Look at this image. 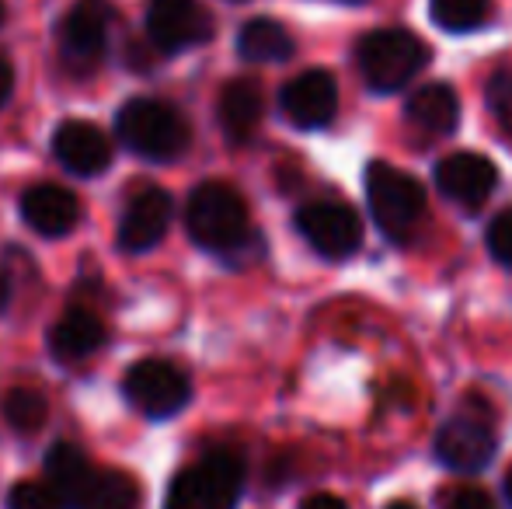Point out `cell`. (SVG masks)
Returning <instances> with one entry per match:
<instances>
[{"label":"cell","instance_id":"obj_1","mask_svg":"<svg viewBox=\"0 0 512 509\" xmlns=\"http://www.w3.org/2000/svg\"><path fill=\"white\" fill-rule=\"evenodd\" d=\"M185 227L199 248L216 255H237L251 241V217L244 196L227 182H203L185 206Z\"/></svg>","mask_w":512,"mask_h":509},{"label":"cell","instance_id":"obj_2","mask_svg":"<svg viewBox=\"0 0 512 509\" xmlns=\"http://www.w3.org/2000/svg\"><path fill=\"white\" fill-rule=\"evenodd\" d=\"M115 129H119V140L133 154L147 157V161H175L192 140L185 116L175 105L161 102V98H133V102H126L119 109Z\"/></svg>","mask_w":512,"mask_h":509},{"label":"cell","instance_id":"obj_3","mask_svg":"<svg viewBox=\"0 0 512 509\" xmlns=\"http://www.w3.org/2000/svg\"><path fill=\"white\" fill-rule=\"evenodd\" d=\"M356 63L363 81L373 91L387 95V91L405 88L411 77L429 63V46L408 28H377V32L359 39Z\"/></svg>","mask_w":512,"mask_h":509},{"label":"cell","instance_id":"obj_4","mask_svg":"<svg viewBox=\"0 0 512 509\" xmlns=\"http://www.w3.org/2000/svg\"><path fill=\"white\" fill-rule=\"evenodd\" d=\"M244 489V457L230 447L209 450L175 478L164 509H234Z\"/></svg>","mask_w":512,"mask_h":509},{"label":"cell","instance_id":"obj_5","mask_svg":"<svg viewBox=\"0 0 512 509\" xmlns=\"http://www.w3.org/2000/svg\"><path fill=\"white\" fill-rule=\"evenodd\" d=\"M366 199H370L373 224L391 241H408L425 220V206H429L418 178L384 161H373L366 168Z\"/></svg>","mask_w":512,"mask_h":509},{"label":"cell","instance_id":"obj_6","mask_svg":"<svg viewBox=\"0 0 512 509\" xmlns=\"http://www.w3.org/2000/svg\"><path fill=\"white\" fill-rule=\"evenodd\" d=\"M126 398L140 408L147 419H171L192 398V384L175 363L168 360H140L126 370L122 381Z\"/></svg>","mask_w":512,"mask_h":509},{"label":"cell","instance_id":"obj_7","mask_svg":"<svg viewBox=\"0 0 512 509\" xmlns=\"http://www.w3.org/2000/svg\"><path fill=\"white\" fill-rule=\"evenodd\" d=\"M297 231L324 258H349L363 245V220L345 203H307L297 210Z\"/></svg>","mask_w":512,"mask_h":509},{"label":"cell","instance_id":"obj_8","mask_svg":"<svg viewBox=\"0 0 512 509\" xmlns=\"http://www.w3.org/2000/svg\"><path fill=\"white\" fill-rule=\"evenodd\" d=\"M115 11L108 0H77L60 21V53L74 70H91L108 49Z\"/></svg>","mask_w":512,"mask_h":509},{"label":"cell","instance_id":"obj_9","mask_svg":"<svg viewBox=\"0 0 512 509\" xmlns=\"http://www.w3.org/2000/svg\"><path fill=\"white\" fill-rule=\"evenodd\" d=\"M147 35L157 53H182L213 35V18L199 0H150Z\"/></svg>","mask_w":512,"mask_h":509},{"label":"cell","instance_id":"obj_10","mask_svg":"<svg viewBox=\"0 0 512 509\" xmlns=\"http://www.w3.org/2000/svg\"><path fill=\"white\" fill-rule=\"evenodd\" d=\"M495 429L488 419H481L478 412H467L450 419L436 436V457L450 471L460 475H474V471L488 468V461L495 457Z\"/></svg>","mask_w":512,"mask_h":509},{"label":"cell","instance_id":"obj_11","mask_svg":"<svg viewBox=\"0 0 512 509\" xmlns=\"http://www.w3.org/2000/svg\"><path fill=\"white\" fill-rule=\"evenodd\" d=\"M283 116L300 129H321L338 112V84L328 70H304L279 95Z\"/></svg>","mask_w":512,"mask_h":509},{"label":"cell","instance_id":"obj_12","mask_svg":"<svg viewBox=\"0 0 512 509\" xmlns=\"http://www.w3.org/2000/svg\"><path fill=\"white\" fill-rule=\"evenodd\" d=\"M436 185L446 199L467 206V210H478L499 185V171H495V164L488 157L460 150V154H450L439 161Z\"/></svg>","mask_w":512,"mask_h":509},{"label":"cell","instance_id":"obj_13","mask_svg":"<svg viewBox=\"0 0 512 509\" xmlns=\"http://www.w3.org/2000/svg\"><path fill=\"white\" fill-rule=\"evenodd\" d=\"M53 154L70 175L95 178L112 164V140L95 123L67 119L53 133Z\"/></svg>","mask_w":512,"mask_h":509},{"label":"cell","instance_id":"obj_14","mask_svg":"<svg viewBox=\"0 0 512 509\" xmlns=\"http://www.w3.org/2000/svg\"><path fill=\"white\" fill-rule=\"evenodd\" d=\"M171 224V196L164 189H143L129 199L126 213L119 220V248L122 252H150L161 245Z\"/></svg>","mask_w":512,"mask_h":509},{"label":"cell","instance_id":"obj_15","mask_svg":"<svg viewBox=\"0 0 512 509\" xmlns=\"http://www.w3.org/2000/svg\"><path fill=\"white\" fill-rule=\"evenodd\" d=\"M21 217L42 238H63L81 224V199L63 185H32L21 196Z\"/></svg>","mask_w":512,"mask_h":509},{"label":"cell","instance_id":"obj_16","mask_svg":"<svg viewBox=\"0 0 512 509\" xmlns=\"http://www.w3.org/2000/svg\"><path fill=\"white\" fill-rule=\"evenodd\" d=\"M262 112H265L262 88L251 77H237V81H230L220 91L216 116H220V129L230 143H248L255 136L258 123H262Z\"/></svg>","mask_w":512,"mask_h":509},{"label":"cell","instance_id":"obj_17","mask_svg":"<svg viewBox=\"0 0 512 509\" xmlns=\"http://www.w3.org/2000/svg\"><path fill=\"white\" fill-rule=\"evenodd\" d=\"M105 346V325L84 307H70L49 332V353L60 363H81Z\"/></svg>","mask_w":512,"mask_h":509},{"label":"cell","instance_id":"obj_18","mask_svg":"<svg viewBox=\"0 0 512 509\" xmlns=\"http://www.w3.org/2000/svg\"><path fill=\"white\" fill-rule=\"evenodd\" d=\"M405 119L425 136H446L460 123V98L450 84H425L405 105Z\"/></svg>","mask_w":512,"mask_h":509},{"label":"cell","instance_id":"obj_19","mask_svg":"<svg viewBox=\"0 0 512 509\" xmlns=\"http://www.w3.org/2000/svg\"><path fill=\"white\" fill-rule=\"evenodd\" d=\"M140 489L129 475L115 468H91L77 496L70 499L74 509H136Z\"/></svg>","mask_w":512,"mask_h":509},{"label":"cell","instance_id":"obj_20","mask_svg":"<svg viewBox=\"0 0 512 509\" xmlns=\"http://www.w3.org/2000/svg\"><path fill=\"white\" fill-rule=\"evenodd\" d=\"M297 42L276 18H251L237 32V53L251 63H283L293 56Z\"/></svg>","mask_w":512,"mask_h":509},{"label":"cell","instance_id":"obj_21","mask_svg":"<svg viewBox=\"0 0 512 509\" xmlns=\"http://www.w3.org/2000/svg\"><path fill=\"white\" fill-rule=\"evenodd\" d=\"M46 475H49V482L56 485V492H60V496L67 499V506H70V499L77 496V489L84 485V478L91 475V461L84 457L81 447L60 440V443H53V447H49V454H46Z\"/></svg>","mask_w":512,"mask_h":509},{"label":"cell","instance_id":"obj_22","mask_svg":"<svg viewBox=\"0 0 512 509\" xmlns=\"http://www.w3.org/2000/svg\"><path fill=\"white\" fill-rule=\"evenodd\" d=\"M4 419L7 426L14 429V433H39L42 426H46L49 419V405L46 398H42L35 387H11V391L4 394Z\"/></svg>","mask_w":512,"mask_h":509},{"label":"cell","instance_id":"obj_23","mask_svg":"<svg viewBox=\"0 0 512 509\" xmlns=\"http://www.w3.org/2000/svg\"><path fill=\"white\" fill-rule=\"evenodd\" d=\"M429 14L443 32H474L492 18V0H429Z\"/></svg>","mask_w":512,"mask_h":509},{"label":"cell","instance_id":"obj_24","mask_svg":"<svg viewBox=\"0 0 512 509\" xmlns=\"http://www.w3.org/2000/svg\"><path fill=\"white\" fill-rule=\"evenodd\" d=\"M7 509H67L53 482H18L7 492Z\"/></svg>","mask_w":512,"mask_h":509},{"label":"cell","instance_id":"obj_25","mask_svg":"<svg viewBox=\"0 0 512 509\" xmlns=\"http://www.w3.org/2000/svg\"><path fill=\"white\" fill-rule=\"evenodd\" d=\"M488 109L499 119V126L512 136V67L499 70V74L488 81Z\"/></svg>","mask_w":512,"mask_h":509},{"label":"cell","instance_id":"obj_26","mask_svg":"<svg viewBox=\"0 0 512 509\" xmlns=\"http://www.w3.org/2000/svg\"><path fill=\"white\" fill-rule=\"evenodd\" d=\"M488 248L502 265H512V210L499 213L488 227Z\"/></svg>","mask_w":512,"mask_h":509},{"label":"cell","instance_id":"obj_27","mask_svg":"<svg viewBox=\"0 0 512 509\" xmlns=\"http://www.w3.org/2000/svg\"><path fill=\"white\" fill-rule=\"evenodd\" d=\"M443 509H495V503H492V496H488L485 489L464 485V489H457L453 496H446Z\"/></svg>","mask_w":512,"mask_h":509},{"label":"cell","instance_id":"obj_28","mask_svg":"<svg viewBox=\"0 0 512 509\" xmlns=\"http://www.w3.org/2000/svg\"><path fill=\"white\" fill-rule=\"evenodd\" d=\"M300 509H349V506H345L338 496H328V492H317V496L304 499V506H300Z\"/></svg>","mask_w":512,"mask_h":509},{"label":"cell","instance_id":"obj_29","mask_svg":"<svg viewBox=\"0 0 512 509\" xmlns=\"http://www.w3.org/2000/svg\"><path fill=\"white\" fill-rule=\"evenodd\" d=\"M11 88H14V70H11V63L0 56V109H4V102L11 98Z\"/></svg>","mask_w":512,"mask_h":509},{"label":"cell","instance_id":"obj_30","mask_svg":"<svg viewBox=\"0 0 512 509\" xmlns=\"http://www.w3.org/2000/svg\"><path fill=\"white\" fill-rule=\"evenodd\" d=\"M4 304H7V279L0 276V311H4Z\"/></svg>","mask_w":512,"mask_h":509},{"label":"cell","instance_id":"obj_31","mask_svg":"<svg viewBox=\"0 0 512 509\" xmlns=\"http://www.w3.org/2000/svg\"><path fill=\"white\" fill-rule=\"evenodd\" d=\"M506 499H509V506H512V468H509V475H506Z\"/></svg>","mask_w":512,"mask_h":509},{"label":"cell","instance_id":"obj_32","mask_svg":"<svg viewBox=\"0 0 512 509\" xmlns=\"http://www.w3.org/2000/svg\"><path fill=\"white\" fill-rule=\"evenodd\" d=\"M387 509H415V506H411V503H391Z\"/></svg>","mask_w":512,"mask_h":509},{"label":"cell","instance_id":"obj_33","mask_svg":"<svg viewBox=\"0 0 512 509\" xmlns=\"http://www.w3.org/2000/svg\"><path fill=\"white\" fill-rule=\"evenodd\" d=\"M0 21H4V0H0Z\"/></svg>","mask_w":512,"mask_h":509},{"label":"cell","instance_id":"obj_34","mask_svg":"<svg viewBox=\"0 0 512 509\" xmlns=\"http://www.w3.org/2000/svg\"><path fill=\"white\" fill-rule=\"evenodd\" d=\"M349 4H356V0H349Z\"/></svg>","mask_w":512,"mask_h":509}]
</instances>
